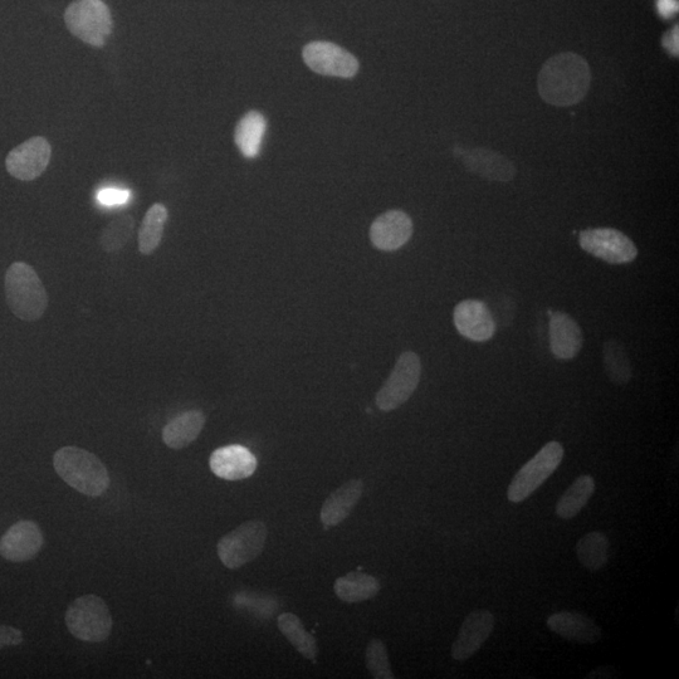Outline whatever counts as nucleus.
Returning <instances> with one entry per match:
<instances>
[{
  "label": "nucleus",
  "instance_id": "obj_22",
  "mask_svg": "<svg viewBox=\"0 0 679 679\" xmlns=\"http://www.w3.org/2000/svg\"><path fill=\"white\" fill-rule=\"evenodd\" d=\"M267 129L265 116L258 111L244 115L236 127L234 141L239 151L248 159L256 158L261 151L263 136Z\"/></svg>",
  "mask_w": 679,
  "mask_h": 679
},
{
  "label": "nucleus",
  "instance_id": "obj_6",
  "mask_svg": "<svg viewBox=\"0 0 679 679\" xmlns=\"http://www.w3.org/2000/svg\"><path fill=\"white\" fill-rule=\"evenodd\" d=\"M267 537V526L262 521L244 522L219 540L217 546L219 559L228 569L242 568L262 554Z\"/></svg>",
  "mask_w": 679,
  "mask_h": 679
},
{
  "label": "nucleus",
  "instance_id": "obj_23",
  "mask_svg": "<svg viewBox=\"0 0 679 679\" xmlns=\"http://www.w3.org/2000/svg\"><path fill=\"white\" fill-rule=\"evenodd\" d=\"M380 583L374 576L365 573H349L335 581L334 590L337 598L345 603L366 602L376 597L380 591Z\"/></svg>",
  "mask_w": 679,
  "mask_h": 679
},
{
  "label": "nucleus",
  "instance_id": "obj_2",
  "mask_svg": "<svg viewBox=\"0 0 679 679\" xmlns=\"http://www.w3.org/2000/svg\"><path fill=\"white\" fill-rule=\"evenodd\" d=\"M57 475L73 490L89 497H100L109 490L110 476L105 464L86 449L68 446L53 456Z\"/></svg>",
  "mask_w": 679,
  "mask_h": 679
},
{
  "label": "nucleus",
  "instance_id": "obj_28",
  "mask_svg": "<svg viewBox=\"0 0 679 679\" xmlns=\"http://www.w3.org/2000/svg\"><path fill=\"white\" fill-rule=\"evenodd\" d=\"M604 369L612 383L627 385L633 379L632 364L624 346L617 340H609L603 346Z\"/></svg>",
  "mask_w": 679,
  "mask_h": 679
},
{
  "label": "nucleus",
  "instance_id": "obj_20",
  "mask_svg": "<svg viewBox=\"0 0 679 679\" xmlns=\"http://www.w3.org/2000/svg\"><path fill=\"white\" fill-rule=\"evenodd\" d=\"M463 161L470 172L492 182H510L516 175L515 165L496 151L482 148L463 151Z\"/></svg>",
  "mask_w": 679,
  "mask_h": 679
},
{
  "label": "nucleus",
  "instance_id": "obj_19",
  "mask_svg": "<svg viewBox=\"0 0 679 679\" xmlns=\"http://www.w3.org/2000/svg\"><path fill=\"white\" fill-rule=\"evenodd\" d=\"M364 483L360 480H351L337 488L326 498L321 507L320 517L326 530L343 524L358 505L363 496Z\"/></svg>",
  "mask_w": 679,
  "mask_h": 679
},
{
  "label": "nucleus",
  "instance_id": "obj_29",
  "mask_svg": "<svg viewBox=\"0 0 679 679\" xmlns=\"http://www.w3.org/2000/svg\"><path fill=\"white\" fill-rule=\"evenodd\" d=\"M135 233V219L129 214L115 218L101 233L100 244L107 253H115L124 248Z\"/></svg>",
  "mask_w": 679,
  "mask_h": 679
},
{
  "label": "nucleus",
  "instance_id": "obj_10",
  "mask_svg": "<svg viewBox=\"0 0 679 679\" xmlns=\"http://www.w3.org/2000/svg\"><path fill=\"white\" fill-rule=\"evenodd\" d=\"M52 148L42 136L24 141L16 146L6 159L8 173L22 182H32L46 172L50 165Z\"/></svg>",
  "mask_w": 679,
  "mask_h": 679
},
{
  "label": "nucleus",
  "instance_id": "obj_32",
  "mask_svg": "<svg viewBox=\"0 0 679 679\" xmlns=\"http://www.w3.org/2000/svg\"><path fill=\"white\" fill-rule=\"evenodd\" d=\"M23 641L21 630L11 625H0V649L8 646H21Z\"/></svg>",
  "mask_w": 679,
  "mask_h": 679
},
{
  "label": "nucleus",
  "instance_id": "obj_17",
  "mask_svg": "<svg viewBox=\"0 0 679 679\" xmlns=\"http://www.w3.org/2000/svg\"><path fill=\"white\" fill-rule=\"evenodd\" d=\"M549 329L551 353L560 360L576 358L584 343L578 322L565 312L556 311L550 315Z\"/></svg>",
  "mask_w": 679,
  "mask_h": 679
},
{
  "label": "nucleus",
  "instance_id": "obj_31",
  "mask_svg": "<svg viewBox=\"0 0 679 679\" xmlns=\"http://www.w3.org/2000/svg\"><path fill=\"white\" fill-rule=\"evenodd\" d=\"M97 199L101 204L112 207V205H121L127 203L130 199V193L127 190L107 188L100 190L97 194Z\"/></svg>",
  "mask_w": 679,
  "mask_h": 679
},
{
  "label": "nucleus",
  "instance_id": "obj_12",
  "mask_svg": "<svg viewBox=\"0 0 679 679\" xmlns=\"http://www.w3.org/2000/svg\"><path fill=\"white\" fill-rule=\"evenodd\" d=\"M459 334L475 343H486L496 334V320L490 307L480 300L459 302L453 312Z\"/></svg>",
  "mask_w": 679,
  "mask_h": 679
},
{
  "label": "nucleus",
  "instance_id": "obj_1",
  "mask_svg": "<svg viewBox=\"0 0 679 679\" xmlns=\"http://www.w3.org/2000/svg\"><path fill=\"white\" fill-rule=\"evenodd\" d=\"M590 82V67L583 57L576 53H560L542 67L537 86L547 104L566 107L585 99Z\"/></svg>",
  "mask_w": 679,
  "mask_h": 679
},
{
  "label": "nucleus",
  "instance_id": "obj_18",
  "mask_svg": "<svg viewBox=\"0 0 679 679\" xmlns=\"http://www.w3.org/2000/svg\"><path fill=\"white\" fill-rule=\"evenodd\" d=\"M547 627L566 641L594 644L603 637L602 629L588 615L578 612H560L547 619Z\"/></svg>",
  "mask_w": 679,
  "mask_h": 679
},
{
  "label": "nucleus",
  "instance_id": "obj_35",
  "mask_svg": "<svg viewBox=\"0 0 679 679\" xmlns=\"http://www.w3.org/2000/svg\"><path fill=\"white\" fill-rule=\"evenodd\" d=\"M613 673H614L613 667L602 666L595 669V671L591 672L588 678H609L613 677Z\"/></svg>",
  "mask_w": 679,
  "mask_h": 679
},
{
  "label": "nucleus",
  "instance_id": "obj_15",
  "mask_svg": "<svg viewBox=\"0 0 679 679\" xmlns=\"http://www.w3.org/2000/svg\"><path fill=\"white\" fill-rule=\"evenodd\" d=\"M413 236V222L402 210H390L375 219L370 239L380 251L393 252L402 248Z\"/></svg>",
  "mask_w": 679,
  "mask_h": 679
},
{
  "label": "nucleus",
  "instance_id": "obj_34",
  "mask_svg": "<svg viewBox=\"0 0 679 679\" xmlns=\"http://www.w3.org/2000/svg\"><path fill=\"white\" fill-rule=\"evenodd\" d=\"M678 11V0H657V12L663 19L673 18Z\"/></svg>",
  "mask_w": 679,
  "mask_h": 679
},
{
  "label": "nucleus",
  "instance_id": "obj_30",
  "mask_svg": "<svg viewBox=\"0 0 679 679\" xmlns=\"http://www.w3.org/2000/svg\"><path fill=\"white\" fill-rule=\"evenodd\" d=\"M366 668L375 679H394L389 654L380 639H371L365 653Z\"/></svg>",
  "mask_w": 679,
  "mask_h": 679
},
{
  "label": "nucleus",
  "instance_id": "obj_8",
  "mask_svg": "<svg viewBox=\"0 0 679 679\" xmlns=\"http://www.w3.org/2000/svg\"><path fill=\"white\" fill-rule=\"evenodd\" d=\"M420 376H422V363L413 351H405L399 356L393 373L390 374L387 383L376 394V405L383 412H392L404 403L417 390Z\"/></svg>",
  "mask_w": 679,
  "mask_h": 679
},
{
  "label": "nucleus",
  "instance_id": "obj_27",
  "mask_svg": "<svg viewBox=\"0 0 679 679\" xmlns=\"http://www.w3.org/2000/svg\"><path fill=\"white\" fill-rule=\"evenodd\" d=\"M278 629L302 657L309 659V661H315L317 657L316 639L314 635L307 632L299 617L292 613L281 614L278 617Z\"/></svg>",
  "mask_w": 679,
  "mask_h": 679
},
{
  "label": "nucleus",
  "instance_id": "obj_11",
  "mask_svg": "<svg viewBox=\"0 0 679 679\" xmlns=\"http://www.w3.org/2000/svg\"><path fill=\"white\" fill-rule=\"evenodd\" d=\"M302 55L307 67L320 75L353 78L359 71L358 60L335 43H309Z\"/></svg>",
  "mask_w": 679,
  "mask_h": 679
},
{
  "label": "nucleus",
  "instance_id": "obj_7",
  "mask_svg": "<svg viewBox=\"0 0 679 679\" xmlns=\"http://www.w3.org/2000/svg\"><path fill=\"white\" fill-rule=\"evenodd\" d=\"M564 459V447L553 441L546 444L534 458L524 464L516 473L508 487V501L521 503L527 500L537 488L542 486L553 473L558 470Z\"/></svg>",
  "mask_w": 679,
  "mask_h": 679
},
{
  "label": "nucleus",
  "instance_id": "obj_5",
  "mask_svg": "<svg viewBox=\"0 0 679 679\" xmlns=\"http://www.w3.org/2000/svg\"><path fill=\"white\" fill-rule=\"evenodd\" d=\"M65 22L73 36L96 48L104 47L112 32L110 9L102 0H75L66 9Z\"/></svg>",
  "mask_w": 679,
  "mask_h": 679
},
{
  "label": "nucleus",
  "instance_id": "obj_14",
  "mask_svg": "<svg viewBox=\"0 0 679 679\" xmlns=\"http://www.w3.org/2000/svg\"><path fill=\"white\" fill-rule=\"evenodd\" d=\"M495 615L487 609L475 610L464 619L456 641L452 646V657L458 662L467 661L480 651L495 629Z\"/></svg>",
  "mask_w": 679,
  "mask_h": 679
},
{
  "label": "nucleus",
  "instance_id": "obj_26",
  "mask_svg": "<svg viewBox=\"0 0 679 679\" xmlns=\"http://www.w3.org/2000/svg\"><path fill=\"white\" fill-rule=\"evenodd\" d=\"M610 542L604 532H589L576 544V555L585 569L594 573L607 565Z\"/></svg>",
  "mask_w": 679,
  "mask_h": 679
},
{
  "label": "nucleus",
  "instance_id": "obj_13",
  "mask_svg": "<svg viewBox=\"0 0 679 679\" xmlns=\"http://www.w3.org/2000/svg\"><path fill=\"white\" fill-rule=\"evenodd\" d=\"M43 544L45 537L36 522L19 521L0 539V556L12 563H26L36 558Z\"/></svg>",
  "mask_w": 679,
  "mask_h": 679
},
{
  "label": "nucleus",
  "instance_id": "obj_21",
  "mask_svg": "<svg viewBox=\"0 0 679 679\" xmlns=\"http://www.w3.org/2000/svg\"><path fill=\"white\" fill-rule=\"evenodd\" d=\"M204 426V413L200 410H189L166 424L163 429V442L169 448L179 451L197 441Z\"/></svg>",
  "mask_w": 679,
  "mask_h": 679
},
{
  "label": "nucleus",
  "instance_id": "obj_16",
  "mask_svg": "<svg viewBox=\"0 0 679 679\" xmlns=\"http://www.w3.org/2000/svg\"><path fill=\"white\" fill-rule=\"evenodd\" d=\"M210 470L226 481H241L251 477L257 470V458L246 447L239 444L222 447L212 453Z\"/></svg>",
  "mask_w": 679,
  "mask_h": 679
},
{
  "label": "nucleus",
  "instance_id": "obj_33",
  "mask_svg": "<svg viewBox=\"0 0 679 679\" xmlns=\"http://www.w3.org/2000/svg\"><path fill=\"white\" fill-rule=\"evenodd\" d=\"M662 45L672 56L677 57L679 53V27L674 26L671 31L664 34Z\"/></svg>",
  "mask_w": 679,
  "mask_h": 679
},
{
  "label": "nucleus",
  "instance_id": "obj_3",
  "mask_svg": "<svg viewBox=\"0 0 679 679\" xmlns=\"http://www.w3.org/2000/svg\"><path fill=\"white\" fill-rule=\"evenodd\" d=\"M7 304L23 321H38L46 314L48 295L36 270L26 262H14L4 278Z\"/></svg>",
  "mask_w": 679,
  "mask_h": 679
},
{
  "label": "nucleus",
  "instance_id": "obj_9",
  "mask_svg": "<svg viewBox=\"0 0 679 679\" xmlns=\"http://www.w3.org/2000/svg\"><path fill=\"white\" fill-rule=\"evenodd\" d=\"M579 243L585 252L610 265H625L638 256L632 239L613 228L586 229L580 233Z\"/></svg>",
  "mask_w": 679,
  "mask_h": 679
},
{
  "label": "nucleus",
  "instance_id": "obj_4",
  "mask_svg": "<svg viewBox=\"0 0 679 679\" xmlns=\"http://www.w3.org/2000/svg\"><path fill=\"white\" fill-rule=\"evenodd\" d=\"M65 620L73 637L87 643L105 642L114 625L105 600L95 594L76 599L68 607Z\"/></svg>",
  "mask_w": 679,
  "mask_h": 679
},
{
  "label": "nucleus",
  "instance_id": "obj_25",
  "mask_svg": "<svg viewBox=\"0 0 679 679\" xmlns=\"http://www.w3.org/2000/svg\"><path fill=\"white\" fill-rule=\"evenodd\" d=\"M166 222H168V209L164 204L151 205L146 212L139 231V251L144 256H150L159 248L163 241Z\"/></svg>",
  "mask_w": 679,
  "mask_h": 679
},
{
  "label": "nucleus",
  "instance_id": "obj_24",
  "mask_svg": "<svg viewBox=\"0 0 679 679\" xmlns=\"http://www.w3.org/2000/svg\"><path fill=\"white\" fill-rule=\"evenodd\" d=\"M595 488H597V485H595L593 477L583 475L576 478L573 485L560 497L558 505H556V515L563 520L574 519L588 505L590 498L594 495Z\"/></svg>",
  "mask_w": 679,
  "mask_h": 679
}]
</instances>
